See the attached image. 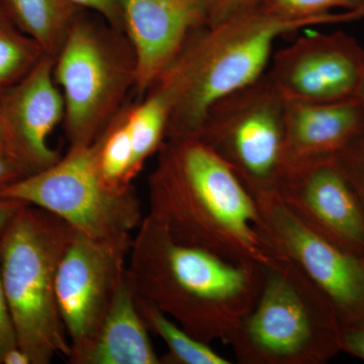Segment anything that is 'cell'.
Returning a JSON list of instances; mask_svg holds the SVG:
<instances>
[{"mask_svg":"<svg viewBox=\"0 0 364 364\" xmlns=\"http://www.w3.org/2000/svg\"><path fill=\"white\" fill-rule=\"evenodd\" d=\"M334 160L364 208V135L349 144Z\"/></svg>","mask_w":364,"mask_h":364,"instance_id":"23","label":"cell"},{"mask_svg":"<svg viewBox=\"0 0 364 364\" xmlns=\"http://www.w3.org/2000/svg\"><path fill=\"white\" fill-rule=\"evenodd\" d=\"M75 231L57 215L25 203L0 235V275L18 346L32 364L69 355L60 315V262Z\"/></svg>","mask_w":364,"mask_h":364,"instance_id":"4","label":"cell"},{"mask_svg":"<svg viewBox=\"0 0 364 364\" xmlns=\"http://www.w3.org/2000/svg\"><path fill=\"white\" fill-rule=\"evenodd\" d=\"M172 107L173 102L168 90L156 83L142 104L127 112L135 177L140 173L145 162L154 153L159 152L166 141Z\"/></svg>","mask_w":364,"mask_h":364,"instance_id":"17","label":"cell"},{"mask_svg":"<svg viewBox=\"0 0 364 364\" xmlns=\"http://www.w3.org/2000/svg\"><path fill=\"white\" fill-rule=\"evenodd\" d=\"M46 55L35 40L0 6V92L26 75Z\"/></svg>","mask_w":364,"mask_h":364,"instance_id":"20","label":"cell"},{"mask_svg":"<svg viewBox=\"0 0 364 364\" xmlns=\"http://www.w3.org/2000/svg\"><path fill=\"white\" fill-rule=\"evenodd\" d=\"M16 346H18V338L0 275V364L7 352Z\"/></svg>","mask_w":364,"mask_h":364,"instance_id":"25","label":"cell"},{"mask_svg":"<svg viewBox=\"0 0 364 364\" xmlns=\"http://www.w3.org/2000/svg\"><path fill=\"white\" fill-rule=\"evenodd\" d=\"M122 14L135 58V85L143 95L189 38L208 26V0H122Z\"/></svg>","mask_w":364,"mask_h":364,"instance_id":"14","label":"cell"},{"mask_svg":"<svg viewBox=\"0 0 364 364\" xmlns=\"http://www.w3.org/2000/svg\"><path fill=\"white\" fill-rule=\"evenodd\" d=\"M67 358L71 364H161L127 270L97 332Z\"/></svg>","mask_w":364,"mask_h":364,"instance_id":"16","label":"cell"},{"mask_svg":"<svg viewBox=\"0 0 364 364\" xmlns=\"http://www.w3.org/2000/svg\"><path fill=\"white\" fill-rule=\"evenodd\" d=\"M55 57L46 54L16 85L0 92V124L9 156L28 174L60 159L48 144L64 119V98L54 76Z\"/></svg>","mask_w":364,"mask_h":364,"instance_id":"13","label":"cell"},{"mask_svg":"<svg viewBox=\"0 0 364 364\" xmlns=\"http://www.w3.org/2000/svg\"><path fill=\"white\" fill-rule=\"evenodd\" d=\"M341 352L364 360V325L342 329Z\"/></svg>","mask_w":364,"mask_h":364,"instance_id":"26","label":"cell"},{"mask_svg":"<svg viewBox=\"0 0 364 364\" xmlns=\"http://www.w3.org/2000/svg\"><path fill=\"white\" fill-rule=\"evenodd\" d=\"M70 4L87 7L105 16L112 23H117L122 14V0H67Z\"/></svg>","mask_w":364,"mask_h":364,"instance_id":"27","label":"cell"},{"mask_svg":"<svg viewBox=\"0 0 364 364\" xmlns=\"http://www.w3.org/2000/svg\"><path fill=\"white\" fill-rule=\"evenodd\" d=\"M148 179L149 215L172 238L240 262L279 257L257 200L198 138L166 139Z\"/></svg>","mask_w":364,"mask_h":364,"instance_id":"1","label":"cell"},{"mask_svg":"<svg viewBox=\"0 0 364 364\" xmlns=\"http://www.w3.org/2000/svg\"><path fill=\"white\" fill-rule=\"evenodd\" d=\"M0 198L43 208L92 239L132 234L144 219L134 186L112 188L100 176L97 140L70 147L52 166L2 188Z\"/></svg>","mask_w":364,"mask_h":364,"instance_id":"6","label":"cell"},{"mask_svg":"<svg viewBox=\"0 0 364 364\" xmlns=\"http://www.w3.org/2000/svg\"><path fill=\"white\" fill-rule=\"evenodd\" d=\"M260 6L279 18L315 21L320 25L364 18V0H262Z\"/></svg>","mask_w":364,"mask_h":364,"instance_id":"22","label":"cell"},{"mask_svg":"<svg viewBox=\"0 0 364 364\" xmlns=\"http://www.w3.org/2000/svg\"><path fill=\"white\" fill-rule=\"evenodd\" d=\"M132 234L92 239L75 232L57 274L60 315L70 351L93 336L111 306L127 270Z\"/></svg>","mask_w":364,"mask_h":364,"instance_id":"10","label":"cell"},{"mask_svg":"<svg viewBox=\"0 0 364 364\" xmlns=\"http://www.w3.org/2000/svg\"><path fill=\"white\" fill-rule=\"evenodd\" d=\"M6 7L23 32L56 57L73 23L63 0H6Z\"/></svg>","mask_w":364,"mask_h":364,"instance_id":"19","label":"cell"},{"mask_svg":"<svg viewBox=\"0 0 364 364\" xmlns=\"http://www.w3.org/2000/svg\"><path fill=\"white\" fill-rule=\"evenodd\" d=\"M1 364H32L28 354L20 346L11 349L2 358Z\"/></svg>","mask_w":364,"mask_h":364,"instance_id":"30","label":"cell"},{"mask_svg":"<svg viewBox=\"0 0 364 364\" xmlns=\"http://www.w3.org/2000/svg\"><path fill=\"white\" fill-rule=\"evenodd\" d=\"M26 176L28 173L20 163L6 153L0 152V191Z\"/></svg>","mask_w":364,"mask_h":364,"instance_id":"28","label":"cell"},{"mask_svg":"<svg viewBox=\"0 0 364 364\" xmlns=\"http://www.w3.org/2000/svg\"><path fill=\"white\" fill-rule=\"evenodd\" d=\"M136 305L150 333L164 342L167 352L161 364H229L231 361L210 344L196 339L154 306L136 296Z\"/></svg>","mask_w":364,"mask_h":364,"instance_id":"18","label":"cell"},{"mask_svg":"<svg viewBox=\"0 0 364 364\" xmlns=\"http://www.w3.org/2000/svg\"><path fill=\"white\" fill-rule=\"evenodd\" d=\"M284 109L286 100L265 73L213 105L196 136L256 200L277 195L287 172Z\"/></svg>","mask_w":364,"mask_h":364,"instance_id":"7","label":"cell"},{"mask_svg":"<svg viewBox=\"0 0 364 364\" xmlns=\"http://www.w3.org/2000/svg\"><path fill=\"white\" fill-rule=\"evenodd\" d=\"M0 152L7 153L6 138H4V130H2L1 124H0Z\"/></svg>","mask_w":364,"mask_h":364,"instance_id":"32","label":"cell"},{"mask_svg":"<svg viewBox=\"0 0 364 364\" xmlns=\"http://www.w3.org/2000/svg\"><path fill=\"white\" fill-rule=\"evenodd\" d=\"M97 165L100 176L112 188H131L133 172V149L127 112H119L98 136Z\"/></svg>","mask_w":364,"mask_h":364,"instance_id":"21","label":"cell"},{"mask_svg":"<svg viewBox=\"0 0 364 364\" xmlns=\"http://www.w3.org/2000/svg\"><path fill=\"white\" fill-rule=\"evenodd\" d=\"M318 25L259 6L196 31L156 82L173 102L167 139L196 138L213 105L267 73L275 41Z\"/></svg>","mask_w":364,"mask_h":364,"instance_id":"3","label":"cell"},{"mask_svg":"<svg viewBox=\"0 0 364 364\" xmlns=\"http://www.w3.org/2000/svg\"><path fill=\"white\" fill-rule=\"evenodd\" d=\"M25 203L13 198H0V235L4 233Z\"/></svg>","mask_w":364,"mask_h":364,"instance_id":"29","label":"cell"},{"mask_svg":"<svg viewBox=\"0 0 364 364\" xmlns=\"http://www.w3.org/2000/svg\"><path fill=\"white\" fill-rule=\"evenodd\" d=\"M284 100L287 169L335 157L364 135V111L356 97L333 102Z\"/></svg>","mask_w":364,"mask_h":364,"instance_id":"15","label":"cell"},{"mask_svg":"<svg viewBox=\"0 0 364 364\" xmlns=\"http://www.w3.org/2000/svg\"><path fill=\"white\" fill-rule=\"evenodd\" d=\"M355 97L356 100H358L359 104H360L361 107H363L364 111V73Z\"/></svg>","mask_w":364,"mask_h":364,"instance_id":"31","label":"cell"},{"mask_svg":"<svg viewBox=\"0 0 364 364\" xmlns=\"http://www.w3.org/2000/svg\"><path fill=\"white\" fill-rule=\"evenodd\" d=\"M127 267L136 296L208 344L228 343L262 284L263 265L181 243L144 217Z\"/></svg>","mask_w":364,"mask_h":364,"instance_id":"2","label":"cell"},{"mask_svg":"<svg viewBox=\"0 0 364 364\" xmlns=\"http://www.w3.org/2000/svg\"><path fill=\"white\" fill-rule=\"evenodd\" d=\"M262 0H208V26L261 6Z\"/></svg>","mask_w":364,"mask_h":364,"instance_id":"24","label":"cell"},{"mask_svg":"<svg viewBox=\"0 0 364 364\" xmlns=\"http://www.w3.org/2000/svg\"><path fill=\"white\" fill-rule=\"evenodd\" d=\"M364 48L347 33L304 36L272 57L267 77L287 100L333 102L356 97Z\"/></svg>","mask_w":364,"mask_h":364,"instance_id":"11","label":"cell"},{"mask_svg":"<svg viewBox=\"0 0 364 364\" xmlns=\"http://www.w3.org/2000/svg\"><path fill=\"white\" fill-rule=\"evenodd\" d=\"M54 76L64 98V127L74 146L95 142L119 114L135 85L134 53L88 23H72L55 57Z\"/></svg>","mask_w":364,"mask_h":364,"instance_id":"8","label":"cell"},{"mask_svg":"<svg viewBox=\"0 0 364 364\" xmlns=\"http://www.w3.org/2000/svg\"><path fill=\"white\" fill-rule=\"evenodd\" d=\"M256 200L277 256L291 261L327 296L342 329L364 325V259L306 227L279 196Z\"/></svg>","mask_w":364,"mask_h":364,"instance_id":"9","label":"cell"},{"mask_svg":"<svg viewBox=\"0 0 364 364\" xmlns=\"http://www.w3.org/2000/svg\"><path fill=\"white\" fill-rule=\"evenodd\" d=\"M332 304L291 261L263 265L259 294L228 340L241 364H325L341 352Z\"/></svg>","mask_w":364,"mask_h":364,"instance_id":"5","label":"cell"},{"mask_svg":"<svg viewBox=\"0 0 364 364\" xmlns=\"http://www.w3.org/2000/svg\"><path fill=\"white\" fill-rule=\"evenodd\" d=\"M277 196L306 227L364 259V208L334 157L287 168Z\"/></svg>","mask_w":364,"mask_h":364,"instance_id":"12","label":"cell"}]
</instances>
